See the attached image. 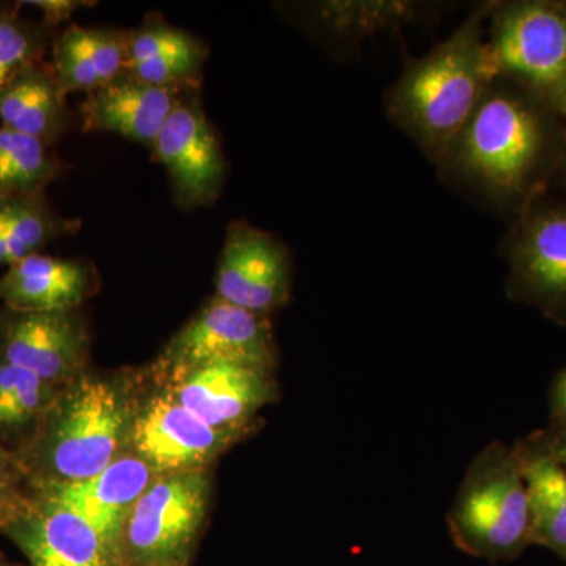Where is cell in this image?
I'll use <instances>...</instances> for the list:
<instances>
[{"label":"cell","mask_w":566,"mask_h":566,"mask_svg":"<svg viewBox=\"0 0 566 566\" xmlns=\"http://www.w3.org/2000/svg\"><path fill=\"white\" fill-rule=\"evenodd\" d=\"M66 169L51 145L0 126V199L46 193Z\"/></svg>","instance_id":"cell-23"},{"label":"cell","mask_w":566,"mask_h":566,"mask_svg":"<svg viewBox=\"0 0 566 566\" xmlns=\"http://www.w3.org/2000/svg\"><path fill=\"white\" fill-rule=\"evenodd\" d=\"M137 379L85 371L62 390L21 455L29 485L91 479L128 453Z\"/></svg>","instance_id":"cell-3"},{"label":"cell","mask_w":566,"mask_h":566,"mask_svg":"<svg viewBox=\"0 0 566 566\" xmlns=\"http://www.w3.org/2000/svg\"><path fill=\"white\" fill-rule=\"evenodd\" d=\"M292 285V255L281 240L245 221L227 227L216 274L218 300L271 316L289 304Z\"/></svg>","instance_id":"cell-10"},{"label":"cell","mask_w":566,"mask_h":566,"mask_svg":"<svg viewBox=\"0 0 566 566\" xmlns=\"http://www.w3.org/2000/svg\"><path fill=\"white\" fill-rule=\"evenodd\" d=\"M207 50L191 33L148 18L126 39L125 74L158 87H192L199 81Z\"/></svg>","instance_id":"cell-18"},{"label":"cell","mask_w":566,"mask_h":566,"mask_svg":"<svg viewBox=\"0 0 566 566\" xmlns=\"http://www.w3.org/2000/svg\"><path fill=\"white\" fill-rule=\"evenodd\" d=\"M210 495L208 471L156 476L126 523L125 566H189Z\"/></svg>","instance_id":"cell-7"},{"label":"cell","mask_w":566,"mask_h":566,"mask_svg":"<svg viewBox=\"0 0 566 566\" xmlns=\"http://www.w3.org/2000/svg\"><path fill=\"white\" fill-rule=\"evenodd\" d=\"M566 191V140L564 145V151H562L560 163H558L557 172L554 175L553 185H551V192Z\"/></svg>","instance_id":"cell-31"},{"label":"cell","mask_w":566,"mask_h":566,"mask_svg":"<svg viewBox=\"0 0 566 566\" xmlns=\"http://www.w3.org/2000/svg\"><path fill=\"white\" fill-rule=\"evenodd\" d=\"M243 436L216 430L153 385L134 401L128 452L150 465L156 476L208 471Z\"/></svg>","instance_id":"cell-9"},{"label":"cell","mask_w":566,"mask_h":566,"mask_svg":"<svg viewBox=\"0 0 566 566\" xmlns=\"http://www.w3.org/2000/svg\"><path fill=\"white\" fill-rule=\"evenodd\" d=\"M63 389L0 359V438L35 434Z\"/></svg>","instance_id":"cell-24"},{"label":"cell","mask_w":566,"mask_h":566,"mask_svg":"<svg viewBox=\"0 0 566 566\" xmlns=\"http://www.w3.org/2000/svg\"><path fill=\"white\" fill-rule=\"evenodd\" d=\"M185 88L158 87L122 74L87 95L81 106L82 128L118 134L153 148Z\"/></svg>","instance_id":"cell-17"},{"label":"cell","mask_w":566,"mask_h":566,"mask_svg":"<svg viewBox=\"0 0 566 566\" xmlns=\"http://www.w3.org/2000/svg\"><path fill=\"white\" fill-rule=\"evenodd\" d=\"M565 140L564 115L497 76L438 167L513 221L551 192Z\"/></svg>","instance_id":"cell-1"},{"label":"cell","mask_w":566,"mask_h":566,"mask_svg":"<svg viewBox=\"0 0 566 566\" xmlns=\"http://www.w3.org/2000/svg\"><path fill=\"white\" fill-rule=\"evenodd\" d=\"M506 296L566 326V200L547 192L516 216L501 244Z\"/></svg>","instance_id":"cell-8"},{"label":"cell","mask_w":566,"mask_h":566,"mask_svg":"<svg viewBox=\"0 0 566 566\" xmlns=\"http://www.w3.org/2000/svg\"><path fill=\"white\" fill-rule=\"evenodd\" d=\"M0 566H20V565H13V564H9V562L0 560Z\"/></svg>","instance_id":"cell-32"},{"label":"cell","mask_w":566,"mask_h":566,"mask_svg":"<svg viewBox=\"0 0 566 566\" xmlns=\"http://www.w3.org/2000/svg\"><path fill=\"white\" fill-rule=\"evenodd\" d=\"M0 126L52 145L70 126L66 92L52 66L33 62L0 92Z\"/></svg>","instance_id":"cell-20"},{"label":"cell","mask_w":566,"mask_h":566,"mask_svg":"<svg viewBox=\"0 0 566 566\" xmlns=\"http://www.w3.org/2000/svg\"><path fill=\"white\" fill-rule=\"evenodd\" d=\"M43 32L18 13V7L0 6V92L29 63L39 62Z\"/></svg>","instance_id":"cell-26"},{"label":"cell","mask_w":566,"mask_h":566,"mask_svg":"<svg viewBox=\"0 0 566 566\" xmlns=\"http://www.w3.org/2000/svg\"><path fill=\"white\" fill-rule=\"evenodd\" d=\"M155 479L150 465L128 452L91 479L32 488L87 521L123 560L126 523L134 505Z\"/></svg>","instance_id":"cell-15"},{"label":"cell","mask_w":566,"mask_h":566,"mask_svg":"<svg viewBox=\"0 0 566 566\" xmlns=\"http://www.w3.org/2000/svg\"><path fill=\"white\" fill-rule=\"evenodd\" d=\"M218 364L243 365L275 375L279 352L270 316L212 297L164 346L147 378L155 386H172L192 371Z\"/></svg>","instance_id":"cell-6"},{"label":"cell","mask_w":566,"mask_h":566,"mask_svg":"<svg viewBox=\"0 0 566 566\" xmlns=\"http://www.w3.org/2000/svg\"><path fill=\"white\" fill-rule=\"evenodd\" d=\"M549 430L566 431V367L554 378L549 392Z\"/></svg>","instance_id":"cell-29"},{"label":"cell","mask_w":566,"mask_h":566,"mask_svg":"<svg viewBox=\"0 0 566 566\" xmlns=\"http://www.w3.org/2000/svg\"><path fill=\"white\" fill-rule=\"evenodd\" d=\"M458 549L491 562H512L532 545L526 479L515 446L493 442L469 464L450 510Z\"/></svg>","instance_id":"cell-4"},{"label":"cell","mask_w":566,"mask_h":566,"mask_svg":"<svg viewBox=\"0 0 566 566\" xmlns=\"http://www.w3.org/2000/svg\"><path fill=\"white\" fill-rule=\"evenodd\" d=\"M163 387L202 422L238 436L251 434L259 412L279 398L274 374L234 364L200 368Z\"/></svg>","instance_id":"cell-14"},{"label":"cell","mask_w":566,"mask_h":566,"mask_svg":"<svg viewBox=\"0 0 566 566\" xmlns=\"http://www.w3.org/2000/svg\"><path fill=\"white\" fill-rule=\"evenodd\" d=\"M98 285V271L88 260L33 253L7 268L0 277V301L11 311H77Z\"/></svg>","instance_id":"cell-16"},{"label":"cell","mask_w":566,"mask_h":566,"mask_svg":"<svg viewBox=\"0 0 566 566\" xmlns=\"http://www.w3.org/2000/svg\"><path fill=\"white\" fill-rule=\"evenodd\" d=\"M192 87L181 93L151 148L185 210L216 202L226 178L221 144Z\"/></svg>","instance_id":"cell-12"},{"label":"cell","mask_w":566,"mask_h":566,"mask_svg":"<svg viewBox=\"0 0 566 566\" xmlns=\"http://www.w3.org/2000/svg\"><path fill=\"white\" fill-rule=\"evenodd\" d=\"M25 474L18 458L0 447V527L10 523L24 509L29 494L24 493Z\"/></svg>","instance_id":"cell-27"},{"label":"cell","mask_w":566,"mask_h":566,"mask_svg":"<svg viewBox=\"0 0 566 566\" xmlns=\"http://www.w3.org/2000/svg\"><path fill=\"white\" fill-rule=\"evenodd\" d=\"M430 6L401 0H348V2H323L315 7L316 18L327 31L338 39L360 41L375 33L398 29L427 18Z\"/></svg>","instance_id":"cell-25"},{"label":"cell","mask_w":566,"mask_h":566,"mask_svg":"<svg viewBox=\"0 0 566 566\" xmlns=\"http://www.w3.org/2000/svg\"><path fill=\"white\" fill-rule=\"evenodd\" d=\"M44 196L0 199V268L13 266L52 241L80 232V219L57 214Z\"/></svg>","instance_id":"cell-22"},{"label":"cell","mask_w":566,"mask_h":566,"mask_svg":"<svg viewBox=\"0 0 566 566\" xmlns=\"http://www.w3.org/2000/svg\"><path fill=\"white\" fill-rule=\"evenodd\" d=\"M0 531L32 566H125L87 521L36 490Z\"/></svg>","instance_id":"cell-13"},{"label":"cell","mask_w":566,"mask_h":566,"mask_svg":"<svg viewBox=\"0 0 566 566\" xmlns=\"http://www.w3.org/2000/svg\"><path fill=\"white\" fill-rule=\"evenodd\" d=\"M22 3L39 9L43 13L46 25H59L61 22L70 20L77 10L88 6L87 2H77V0H28Z\"/></svg>","instance_id":"cell-28"},{"label":"cell","mask_w":566,"mask_h":566,"mask_svg":"<svg viewBox=\"0 0 566 566\" xmlns=\"http://www.w3.org/2000/svg\"><path fill=\"white\" fill-rule=\"evenodd\" d=\"M565 3H566V0H565Z\"/></svg>","instance_id":"cell-33"},{"label":"cell","mask_w":566,"mask_h":566,"mask_svg":"<svg viewBox=\"0 0 566 566\" xmlns=\"http://www.w3.org/2000/svg\"><path fill=\"white\" fill-rule=\"evenodd\" d=\"M91 335L77 311L0 314V359L65 389L87 371Z\"/></svg>","instance_id":"cell-11"},{"label":"cell","mask_w":566,"mask_h":566,"mask_svg":"<svg viewBox=\"0 0 566 566\" xmlns=\"http://www.w3.org/2000/svg\"><path fill=\"white\" fill-rule=\"evenodd\" d=\"M495 2L480 3L420 59H409L385 96L390 120L438 166L499 76L488 46Z\"/></svg>","instance_id":"cell-2"},{"label":"cell","mask_w":566,"mask_h":566,"mask_svg":"<svg viewBox=\"0 0 566 566\" xmlns=\"http://www.w3.org/2000/svg\"><path fill=\"white\" fill-rule=\"evenodd\" d=\"M486 40L499 76L523 85L566 118L565 0L495 2Z\"/></svg>","instance_id":"cell-5"},{"label":"cell","mask_w":566,"mask_h":566,"mask_svg":"<svg viewBox=\"0 0 566 566\" xmlns=\"http://www.w3.org/2000/svg\"><path fill=\"white\" fill-rule=\"evenodd\" d=\"M547 434H549L554 452L566 464V431H553L547 428Z\"/></svg>","instance_id":"cell-30"},{"label":"cell","mask_w":566,"mask_h":566,"mask_svg":"<svg viewBox=\"0 0 566 566\" xmlns=\"http://www.w3.org/2000/svg\"><path fill=\"white\" fill-rule=\"evenodd\" d=\"M128 33L70 25L52 44V70L69 93L87 95L125 74Z\"/></svg>","instance_id":"cell-21"},{"label":"cell","mask_w":566,"mask_h":566,"mask_svg":"<svg viewBox=\"0 0 566 566\" xmlns=\"http://www.w3.org/2000/svg\"><path fill=\"white\" fill-rule=\"evenodd\" d=\"M532 512V545L553 551L566 564V464L547 430L515 442Z\"/></svg>","instance_id":"cell-19"}]
</instances>
